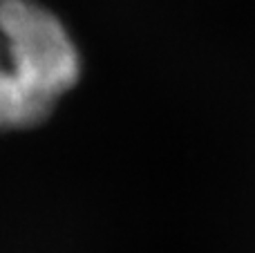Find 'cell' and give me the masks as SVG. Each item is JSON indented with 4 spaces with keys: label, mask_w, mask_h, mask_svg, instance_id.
I'll return each mask as SVG.
<instances>
[{
    "label": "cell",
    "mask_w": 255,
    "mask_h": 253,
    "mask_svg": "<svg viewBox=\"0 0 255 253\" xmlns=\"http://www.w3.org/2000/svg\"><path fill=\"white\" fill-rule=\"evenodd\" d=\"M0 52L27 92L52 112L83 74L72 31L38 0H0Z\"/></svg>",
    "instance_id": "cell-1"
},
{
    "label": "cell",
    "mask_w": 255,
    "mask_h": 253,
    "mask_svg": "<svg viewBox=\"0 0 255 253\" xmlns=\"http://www.w3.org/2000/svg\"><path fill=\"white\" fill-rule=\"evenodd\" d=\"M52 112L16 79L0 52V130H25L43 124Z\"/></svg>",
    "instance_id": "cell-2"
}]
</instances>
